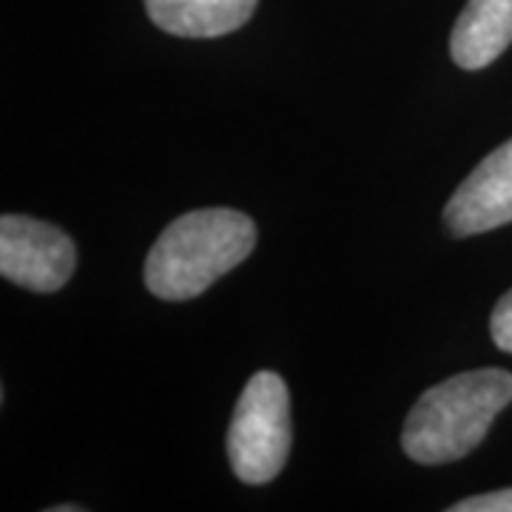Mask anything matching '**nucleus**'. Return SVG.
<instances>
[{
  "instance_id": "obj_1",
  "label": "nucleus",
  "mask_w": 512,
  "mask_h": 512,
  "mask_svg": "<svg viewBox=\"0 0 512 512\" xmlns=\"http://www.w3.org/2000/svg\"><path fill=\"white\" fill-rule=\"evenodd\" d=\"M256 225L234 208H202L165 225L146 256V288L163 302H185L245 262Z\"/></svg>"
},
{
  "instance_id": "obj_2",
  "label": "nucleus",
  "mask_w": 512,
  "mask_h": 512,
  "mask_svg": "<svg viewBox=\"0 0 512 512\" xmlns=\"http://www.w3.org/2000/svg\"><path fill=\"white\" fill-rule=\"evenodd\" d=\"M510 404L512 373L507 370L484 367L458 373L421 393L404 421V453L419 464H447L470 456Z\"/></svg>"
},
{
  "instance_id": "obj_3",
  "label": "nucleus",
  "mask_w": 512,
  "mask_h": 512,
  "mask_svg": "<svg viewBox=\"0 0 512 512\" xmlns=\"http://www.w3.org/2000/svg\"><path fill=\"white\" fill-rule=\"evenodd\" d=\"M291 453L288 384L274 370H259L245 384L228 427V461L242 484L274 481Z\"/></svg>"
},
{
  "instance_id": "obj_4",
  "label": "nucleus",
  "mask_w": 512,
  "mask_h": 512,
  "mask_svg": "<svg viewBox=\"0 0 512 512\" xmlns=\"http://www.w3.org/2000/svg\"><path fill=\"white\" fill-rule=\"evenodd\" d=\"M77 268L74 239L49 222L23 214L0 220V276L35 293L60 291Z\"/></svg>"
},
{
  "instance_id": "obj_5",
  "label": "nucleus",
  "mask_w": 512,
  "mask_h": 512,
  "mask_svg": "<svg viewBox=\"0 0 512 512\" xmlns=\"http://www.w3.org/2000/svg\"><path fill=\"white\" fill-rule=\"evenodd\" d=\"M512 222V140L473 168L444 205V225L453 237H476Z\"/></svg>"
},
{
  "instance_id": "obj_6",
  "label": "nucleus",
  "mask_w": 512,
  "mask_h": 512,
  "mask_svg": "<svg viewBox=\"0 0 512 512\" xmlns=\"http://www.w3.org/2000/svg\"><path fill=\"white\" fill-rule=\"evenodd\" d=\"M512 43V0H467L450 35V55L467 72L487 69Z\"/></svg>"
},
{
  "instance_id": "obj_7",
  "label": "nucleus",
  "mask_w": 512,
  "mask_h": 512,
  "mask_svg": "<svg viewBox=\"0 0 512 512\" xmlns=\"http://www.w3.org/2000/svg\"><path fill=\"white\" fill-rule=\"evenodd\" d=\"M256 0H146L157 29L174 37H222L237 32L254 15Z\"/></svg>"
},
{
  "instance_id": "obj_8",
  "label": "nucleus",
  "mask_w": 512,
  "mask_h": 512,
  "mask_svg": "<svg viewBox=\"0 0 512 512\" xmlns=\"http://www.w3.org/2000/svg\"><path fill=\"white\" fill-rule=\"evenodd\" d=\"M490 336H493L495 348L512 353V291L504 293L495 305L490 316Z\"/></svg>"
},
{
  "instance_id": "obj_9",
  "label": "nucleus",
  "mask_w": 512,
  "mask_h": 512,
  "mask_svg": "<svg viewBox=\"0 0 512 512\" xmlns=\"http://www.w3.org/2000/svg\"><path fill=\"white\" fill-rule=\"evenodd\" d=\"M450 512H512V487L510 490H495L487 495H473L456 501Z\"/></svg>"
},
{
  "instance_id": "obj_10",
  "label": "nucleus",
  "mask_w": 512,
  "mask_h": 512,
  "mask_svg": "<svg viewBox=\"0 0 512 512\" xmlns=\"http://www.w3.org/2000/svg\"><path fill=\"white\" fill-rule=\"evenodd\" d=\"M80 504H60V507H49V512H80Z\"/></svg>"
}]
</instances>
